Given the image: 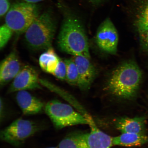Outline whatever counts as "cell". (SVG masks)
I'll return each mask as SVG.
<instances>
[{
	"label": "cell",
	"instance_id": "cell-21",
	"mask_svg": "<svg viewBox=\"0 0 148 148\" xmlns=\"http://www.w3.org/2000/svg\"><path fill=\"white\" fill-rule=\"evenodd\" d=\"M53 75L61 80H66V66L64 60L60 58L58 65Z\"/></svg>",
	"mask_w": 148,
	"mask_h": 148
},
{
	"label": "cell",
	"instance_id": "cell-27",
	"mask_svg": "<svg viewBox=\"0 0 148 148\" xmlns=\"http://www.w3.org/2000/svg\"><path fill=\"white\" fill-rule=\"evenodd\" d=\"M46 148H59L58 147H49Z\"/></svg>",
	"mask_w": 148,
	"mask_h": 148
},
{
	"label": "cell",
	"instance_id": "cell-15",
	"mask_svg": "<svg viewBox=\"0 0 148 148\" xmlns=\"http://www.w3.org/2000/svg\"><path fill=\"white\" fill-rule=\"evenodd\" d=\"M40 84L45 86V87L49 89L57 94H59L60 97H62L66 101L69 102L72 106L75 108L76 110L82 114L83 116L88 113L87 111L81 105L77 99L69 92L62 89L57 86L53 83L45 79H40Z\"/></svg>",
	"mask_w": 148,
	"mask_h": 148
},
{
	"label": "cell",
	"instance_id": "cell-22",
	"mask_svg": "<svg viewBox=\"0 0 148 148\" xmlns=\"http://www.w3.org/2000/svg\"><path fill=\"white\" fill-rule=\"evenodd\" d=\"M139 33L142 47L144 51L148 52V29Z\"/></svg>",
	"mask_w": 148,
	"mask_h": 148
},
{
	"label": "cell",
	"instance_id": "cell-20",
	"mask_svg": "<svg viewBox=\"0 0 148 148\" xmlns=\"http://www.w3.org/2000/svg\"><path fill=\"white\" fill-rule=\"evenodd\" d=\"M14 32L5 23L0 27V49L1 50L8 43Z\"/></svg>",
	"mask_w": 148,
	"mask_h": 148
},
{
	"label": "cell",
	"instance_id": "cell-8",
	"mask_svg": "<svg viewBox=\"0 0 148 148\" xmlns=\"http://www.w3.org/2000/svg\"><path fill=\"white\" fill-rule=\"evenodd\" d=\"M36 70L30 66H23L15 77L9 89V92L34 90L41 88Z\"/></svg>",
	"mask_w": 148,
	"mask_h": 148
},
{
	"label": "cell",
	"instance_id": "cell-19",
	"mask_svg": "<svg viewBox=\"0 0 148 148\" xmlns=\"http://www.w3.org/2000/svg\"><path fill=\"white\" fill-rule=\"evenodd\" d=\"M66 66V81L72 86H77L78 82V73L76 65L73 59L64 60Z\"/></svg>",
	"mask_w": 148,
	"mask_h": 148
},
{
	"label": "cell",
	"instance_id": "cell-4",
	"mask_svg": "<svg viewBox=\"0 0 148 148\" xmlns=\"http://www.w3.org/2000/svg\"><path fill=\"white\" fill-rule=\"evenodd\" d=\"M45 112L55 128L64 127L79 125H88L86 118L71 105L57 100L50 101L45 105Z\"/></svg>",
	"mask_w": 148,
	"mask_h": 148
},
{
	"label": "cell",
	"instance_id": "cell-17",
	"mask_svg": "<svg viewBox=\"0 0 148 148\" xmlns=\"http://www.w3.org/2000/svg\"><path fill=\"white\" fill-rule=\"evenodd\" d=\"M60 58L52 47L46 49L40 56L39 62L40 68L46 73L53 75L57 67Z\"/></svg>",
	"mask_w": 148,
	"mask_h": 148
},
{
	"label": "cell",
	"instance_id": "cell-24",
	"mask_svg": "<svg viewBox=\"0 0 148 148\" xmlns=\"http://www.w3.org/2000/svg\"><path fill=\"white\" fill-rule=\"evenodd\" d=\"M105 0H89L91 4L95 5H97L101 4Z\"/></svg>",
	"mask_w": 148,
	"mask_h": 148
},
{
	"label": "cell",
	"instance_id": "cell-9",
	"mask_svg": "<svg viewBox=\"0 0 148 148\" xmlns=\"http://www.w3.org/2000/svg\"><path fill=\"white\" fill-rule=\"evenodd\" d=\"M77 66L78 73V86L83 91L90 88L95 79L97 71L95 66L90 62V59L76 56L72 58Z\"/></svg>",
	"mask_w": 148,
	"mask_h": 148
},
{
	"label": "cell",
	"instance_id": "cell-18",
	"mask_svg": "<svg viewBox=\"0 0 148 148\" xmlns=\"http://www.w3.org/2000/svg\"><path fill=\"white\" fill-rule=\"evenodd\" d=\"M136 14L134 25L140 33L148 29V0L140 5Z\"/></svg>",
	"mask_w": 148,
	"mask_h": 148
},
{
	"label": "cell",
	"instance_id": "cell-11",
	"mask_svg": "<svg viewBox=\"0 0 148 148\" xmlns=\"http://www.w3.org/2000/svg\"><path fill=\"white\" fill-rule=\"evenodd\" d=\"M23 66L17 53L13 51L2 61L0 65V84L3 86L13 80Z\"/></svg>",
	"mask_w": 148,
	"mask_h": 148
},
{
	"label": "cell",
	"instance_id": "cell-12",
	"mask_svg": "<svg viewBox=\"0 0 148 148\" xmlns=\"http://www.w3.org/2000/svg\"><path fill=\"white\" fill-rule=\"evenodd\" d=\"M16 99L24 114L33 115L41 112L45 106L40 99L26 90L17 92Z\"/></svg>",
	"mask_w": 148,
	"mask_h": 148
},
{
	"label": "cell",
	"instance_id": "cell-1",
	"mask_svg": "<svg viewBox=\"0 0 148 148\" xmlns=\"http://www.w3.org/2000/svg\"><path fill=\"white\" fill-rule=\"evenodd\" d=\"M61 51L90 59L89 46L86 31L79 18L69 12L64 14L57 40Z\"/></svg>",
	"mask_w": 148,
	"mask_h": 148
},
{
	"label": "cell",
	"instance_id": "cell-26",
	"mask_svg": "<svg viewBox=\"0 0 148 148\" xmlns=\"http://www.w3.org/2000/svg\"><path fill=\"white\" fill-rule=\"evenodd\" d=\"M25 1L28 3H36L43 1L44 0H25Z\"/></svg>",
	"mask_w": 148,
	"mask_h": 148
},
{
	"label": "cell",
	"instance_id": "cell-10",
	"mask_svg": "<svg viewBox=\"0 0 148 148\" xmlns=\"http://www.w3.org/2000/svg\"><path fill=\"white\" fill-rule=\"evenodd\" d=\"M84 116L90 128V132L86 134L87 141L90 148H110L113 146L112 137L99 128L91 116L88 113Z\"/></svg>",
	"mask_w": 148,
	"mask_h": 148
},
{
	"label": "cell",
	"instance_id": "cell-6",
	"mask_svg": "<svg viewBox=\"0 0 148 148\" xmlns=\"http://www.w3.org/2000/svg\"><path fill=\"white\" fill-rule=\"evenodd\" d=\"M41 129V127L34 121L18 119L1 131L0 137L2 141L17 147Z\"/></svg>",
	"mask_w": 148,
	"mask_h": 148
},
{
	"label": "cell",
	"instance_id": "cell-5",
	"mask_svg": "<svg viewBox=\"0 0 148 148\" xmlns=\"http://www.w3.org/2000/svg\"><path fill=\"white\" fill-rule=\"evenodd\" d=\"M36 3L19 2L11 7L5 16V24L14 32L25 33L40 14Z\"/></svg>",
	"mask_w": 148,
	"mask_h": 148
},
{
	"label": "cell",
	"instance_id": "cell-13",
	"mask_svg": "<svg viewBox=\"0 0 148 148\" xmlns=\"http://www.w3.org/2000/svg\"><path fill=\"white\" fill-rule=\"evenodd\" d=\"M147 119L145 116L123 117L116 120L115 124L121 134L135 133L145 134Z\"/></svg>",
	"mask_w": 148,
	"mask_h": 148
},
{
	"label": "cell",
	"instance_id": "cell-7",
	"mask_svg": "<svg viewBox=\"0 0 148 148\" xmlns=\"http://www.w3.org/2000/svg\"><path fill=\"white\" fill-rule=\"evenodd\" d=\"M96 43L102 50L112 55L117 53L119 36L117 29L110 18L102 22L97 29Z\"/></svg>",
	"mask_w": 148,
	"mask_h": 148
},
{
	"label": "cell",
	"instance_id": "cell-16",
	"mask_svg": "<svg viewBox=\"0 0 148 148\" xmlns=\"http://www.w3.org/2000/svg\"><path fill=\"white\" fill-rule=\"evenodd\" d=\"M59 148H90L86 140V134L79 132L70 133L61 140Z\"/></svg>",
	"mask_w": 148,
	"mask_h": 148
},
{
	"label": "cell",
	"instance_id": "cell-14",
	"mask_svg": "<svg viewBox=\"0 0 148 148\" xmlns=\"http://www.w3.org/2000/svg\"><path fill=\"white\" fill-rule=\"evenodd\" d=\"M148 143V136L135 133H123L112 137L113 145L125 147H135Z\"/></svg>",
	"mask_w": 148,
	"mask_h": 148
},
{
	"label": "cell",
	"instance_id": "cell-23",
	"mask_svg": "<svg viewBox=\"0 0 148 148\" xmlns=\"http://www.w3.org/2000/svg\"><path fill=\"white\" fill-rule=\"evenodd\" d=\"M0 16L2 17L6 14L10 9V3L8 0H0Z\"/></svg>",
	"mask_w": 148,
	"mask_h": 148
},
{
	"label": "cell",
	"instance_id": "cell-3",
	"mask_svg": "<svg viewBox=\"0 0 148 148\" xmlns=\"http://www.w3.org/2000/svg\"><path fill=\"white\" fill-rule=\"evenodd\" d=\"M56 27V22L51 11L40 14L25 33L27 47L35 51L51 47Z\"/></svg>",
	"mask_w": 148,
	"mask_h": 148
},
{
	"label": "cell",
	"instance_id": "cell-25",
	"mask_svg": "<svg viewBox=\"0 0 148 148\" xmlns=\"http://www.w3.org/2000/svg\"><path fill=\"white\" fill-rule=\"evenodd\" d=\"M3 102L2 101V99H1V110H0V112H1V119L2 118L3 114Z\"/></svg>",
	"mask_w": 148,
	"mask_h": 148
},
{
	"label": "cell",
	"instance_id": "cell-2",
	"mask_svg": "<svg viewBox=\"0 0 148 148\" xmlns=\"http://www.w3.org/2000/svg\"><path fill=\"white\" fill-rule=\"evenodd\" d=\"M142 78L141 70L136 63L132 60L126 61L113 71L105 89L114 97L132 99L137 92Z\"/></svg>",
	"mask_w": 148,
	"mask_h": 148
}]
</instances>
